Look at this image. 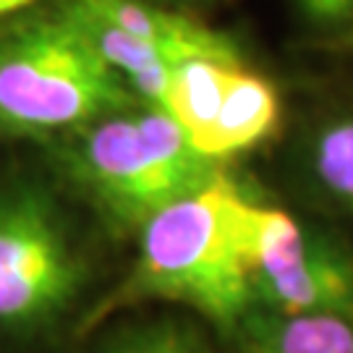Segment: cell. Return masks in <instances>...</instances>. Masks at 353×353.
Masks as SVG:
<instances>
[{"label":"cell","instance_id":"5bb4252c","mask_svg":"<svg viewBox=\"0 0 353 353\" xmlns=\"http://www.w3.org/2000/svg\"><path fill=\"white\" fill-rule=\"evenodd\" d=\"M37 0H0V16L6 13H16V11H24L29 6H34Z\"/></svg>","mask_w":353,"mask_h":353},{"label":"cell","instance_id":"7a4b0ae2","mask_svg":"<svg viewBox=\"0 0 353 353\" xmlns=\"http://www.w3.org/2000/svg\"><path fill=\"white\" fill-rule=\"evenodd\" d=\"M48 144L65 183L115 236H137L152 214L223 170L168 110L144 102L92 118Z\"/></svg>","mask_w":353,"mask_h":353},{"label":"cell","instance_id":"8992f818","mask_svg":"<svg viewBox=\"0 0 353 353\" xmlns=\"http://www.w3.org/2000/svg\"><path fill=\"white\" fill-rule=\"evenodd\" d=\"M65 3L94 13L102 21L144 39L147 45L170 55L173 61L183 58H220L236 63L243 61V52L236 45V39L154 0H65Z\"/></svg>","mask_w":353,"mask_h":353},{"label":"cell","instance_id":"4fadbf2b","mask_svg":"<svg viewBox=\"0 0 353 353\" xmlns=\"http://www.w3.org/2000/svg\"><path fill=\"white\" fill-rule=\"evenodd\" d=\"M301 16L319 29H351L353 0H296Z\"/></svg>","mask_w":353,"mask_h":353},{"label":"cell","instance_id":"ba28073f","mask_svg":"<svg viewBox=\"0 0 353 353\" xmlns=\"http://www.w3.org/2000/svg\"><path fill=\"white\" fill-rule=\"evenodd\" d=\"M230 338L241 353H353V314L252 306Z\"/></svg>","mask_w":353,"mask_h":353},{"label":"cell","instance_id":"5b68a950","mask_svg":"<svg viewBox=\"0 0 353 353\" xmlns=\"http://www.w3.org/2000/svg\"><path fill=\"white\" fill-rule=\"evenodd\" d=\"M252 306L353 314V252L278 207L254 204L249 228Z\"/></svg>","mask_w":353,"mask_h":353},{"label":"cell","instance_id":"2e32d148","mask_svg":"<svg viewBox=\"0 0 353 353\" xmlns=\"http://www.w3.org/2000/svg\"><path fill=\"white\" fill-rule=\"evenodd\" d=\"M348 45H351V50H353V26L348 29Z\"/></svg>","mask_w":353,"mask_h":353},{"label":"cell","instance_id":"9a60e30c","mask_svg":"<svg viewBox=\"0 0 353 353\" xmlns=\"http://www.w3.org/2000/svg\"><path fill=\"white\" fill-rule=\"evenodd\" d=\"M154 3H163V6L176 8V6H207V3H214V0H154Z\"/></svg>","mask_w":353,"mask_h":353},{"label":"cell","instance_id":"6da1fadb","mask_svg":"<svg viewBox=\"0 0 353 353\" xmlns=\"http://www.w3.org/2000/svg\"><path fill=\"white\" fill-rule=\"evenodd\" d=\"M259 202L225 168L139 228L137 259L84 319V330L141 303H176L233 335L252 309L249 228Z\"/></svg>","mask_w":353,"mask_h":353},{"label":"cell","instance_id":"52a82bcc","mask_svg":"<svg viewBox=\"0 0 353 353\" xmlns=\"http://www.w3.org/2000/svg\"><path fill=\"white\" fill-rule=\"evenodd\" d=\"M280 110L278 87L241 63L230 71L220 110L194 147L217 163H225L270 139L280 126Z\"/></svg>","mask_w":353,"mask_h":353},{"label":"cell","instance_id":"3957f363","mask_svg":"<svg viewBox=\"0 0 353 353\" xmlns=\"http://www.w3.org/2000/svg\"><path fill=\"white\" fill-rule=\"evenodd\" d=\"M134 102L58 8L0 29V137L50 141Z\"/></svg>","mask_w":353,"mask_h":353},{"label":"cell","instance_id":"277c9868","mask_svg":"<svg viewBox=\"0 0 353 353\" xmlns=\"http://www.w3.org/2000/svg\"><path fill=\"white\" fill-rule=\"evenodd\" d=\"M87 280V254L50 191L34 181L0 183V330L55 327Z\"/></svg>","mask_w":353,"mask_h":353},{"label":"cell","instance_id":"30bf717a","mask_svg":"<svg viewBox=\"0 0 353 353\" xmlns=\"http://www.w3.org/2000/svg\"><path fill=\"white\" fill-rule=\"evenodd\" d=\"M303 168L316 194L353 220V110L330 115L312 128Z\"/></svg>","mask_w":353,"mask_h":353},{"label":"cell","instance_id":"7c38bea8","mask_svg":"<svg viewBox=\"0 0 353 353\" xmlns=\"http://www.w3.org/2000/svg\"><path fill=\"white\" fill-rule=\"evenodd\" d=\"M97 353H214L210 341L191 322L176 316L147 319L118 330Z\"/></svg>","mask_w":353,"mask_h":353},{"label":"cell","instance_id":"8fae6325","mask_svg":"<svg viewBox=\"0 0 353 353\" xmlns=\"http://www.w3.org/2000/svg\"><path fill=\"white\" fill-rule=\"evenodd\" d=\"M241 63L220 58H183L173 65L165 110L183 126L191 141L210 128L220 110L230 71Z\"/></svg>","mask_w":353,"mask_h":353},{"label":"cell","instance_id":"9c48e42d","mask_svg":"<svg viewBox=\"0 0 353 353\" xmlns=\"http://www.w3.org/2000/svg\"><path fill=\"white\" fill-rule=\"evenodd\" d=\"M55 8L79 26V32L89 39V45L97 50L102 61L110 65V71L118 74V79L134 92L137 100L165 110L168 89H170V74H173V65L178 61L165 55L163 50L147 45L144 39L102 21L94 13L68 6L65 0H58Z\"/></svg>","mask_w":353,"mask_h":353}]
</instances>
